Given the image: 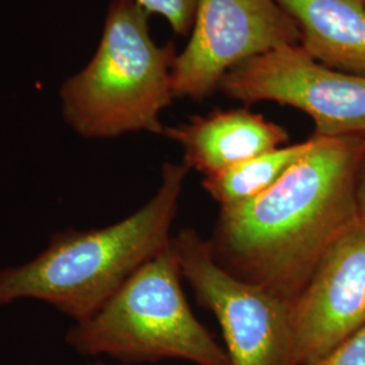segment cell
Instances as JSON below:
<instances>
[{
    "label": "cell",
    "mask_w": 365,
    "mask_h": 365,
    "mask_svg": "<svg viewBox=\"0 0 365 365\" xmlns=\"http://www.w3.org/2000/svg\"><path fill=\"white\" fill-rule=\"evenodd\" d=\"M188 173L182 163H165L156 194L129 217L101 229L58 230L33 260L1 268L0 307L41 300L75 324L88 319L170 245Z\"/></svg>",
    "instance_id": "7a4b0ae2"
},
{
    "label": "cell",
    "mask_w": 365,
    "mask_h": 365,
    "mask_svg": "<svg viewBox=\"0 0 365 365\" xmlns=\"http://www.w3.org/2000/svg\"><path fill=\"white\" fill-rule=\"evenodd\" d=\"M300 33V46L321 64L365 76L363 0H276Z\"/></svg>",
    "instance_id": "30bf717a"
},
{
    "label": "cell",
    "mask_w": 365,
    "mask_h": 365,
    "mask_svg": "<svg viewBox=\"0 0 365 365\" xmlns=\"http://www.w3.org/2000/svg\"><path fill=\"white\" fill-rule=\"evenodd\" d=\"M176 54L173 43L153 39L149 14L135 0H111L90 61L60 86L63 120L87 140L164 135L161 114L175 99Z\"/></svg>",
    "instance_id": "3957f363"
},
{
    "label": "cell",
    "mask_w": 365,
    "mask_h": 365,
    "mask_svg": "<svg viewBox=\"0 0 365 365\" xmlns=\"http://www.w3.org/2000/svg\"><path fill=\"white\" fill-rule=\"evenodd\" d=\"M172 247L196 299L221 325L230 365H297L291 302L225 269L192 227Z\"/></svg>",
    "instance_id": "5b68a950"
},
{
    "label": "cell",
    "mask_w": 365,
    "mask_h": 365,
    "mask_svg": "<svg viewBox=\"0 0 365 365\" xmlns=\"http://www.w3.org/2000/svg\"><path fill=\"white\" fill-rule=\"evenodd\" d=\"M298 43V27L276 0H197L190 39L173 63L175 98L203 101L235 66Z\"/></svg>",
    "instance_id": "52a82bcc"
},
{
    "label": "cell",
    "mask_w": 365,
    "mask_h": 365,
    "mask_svg": "<svg viewBox=\"0 0 365 365\" xmlns=\"http://www.w3.org/2000/svg\"><path fill=\"white\" fill-rule=\"evenodd\" d=\"M363 1H364V3H365V0H363Z\"/></svg>",
    "instance_id": "2e32d148"
},
{
    "label": "cell",
    "mask_w": 365,
    "mask_h": 365,
    "mask_svg": "<svg viewBox=\"0 0 365 365\" xmlns=\"http://www.w3.org/2000/svg\"><path fill=\"white\" fill-rule=\"evenodd\" d=\"M91 365H107L106 363H103V361H96V363H93V364Z\"/></svg>",
    "instance_id": "9a60e30c"
},
{
    "label": "cell",
    "mask_w": 365,
    "mask_h": 365,
    "mask_svg": "<svg viewBox=\"0 0 365 365\" xmlns=\"http://www.w3.org/2000/svg\"><path fill=\"white\" fill-rule=\"evenodd\" d=\"M297 365L322 359L365 325V223L357 222L319 261L292 303Z\"/></svg>",
    "instance_id": "ba28073f"
},
{
    "label": "cell",
    "mask_w": 365,
    "mask_h": 365,
    "mask_svg": "<svg viewBox=\"0 0 365 365\" xmlns=\"http://www.w3.org/2000/svg\"><path fill=\"white\" fill-rule=\"evenodd\" d=\"M220 90L244 105L274 102L300 110L312 118L314 137L365 138V76L324 66L299 43L235 66Z\"/></svg>",
    "instance_id": "8992f818"
},
{
    "label": "cell",
    "mask_w": 365,
    "mask_h": 365,
    "mask_svg": "<svg viewBox=\"0 0 365 365\" xmlns=\"http://www.w3.org/2000/svg\"><path fill=\"white\" fill-rule=\"evenodd\" d=\"M310 365H365V325Z\"/></svg>",
    "instance_id": "4fadbf2b"
},
{
    "label": "cell",
    "mask_w": 365,
    "mask_h": 365,
    "mask_svg": "<svg viewBox=\"0 0 365 365\" xmlns=\"http://www.w3.org/2000/svg\"><path fill=\"white\" fill-rule=\"evenodd\" d=\"M264 194L221 209L209 240L237 277L294 303L327 250L360 221L365 138H319Z\"/></svg>",
    "instance_id": "6da1fadb"
},
{
    "label": "cell",
    "mask_w": 365,
    "mask_h": 365,
    "mask_svg": "<svg viewBox=\"0 0 365 365\" xmlns=\"http://www.w3.org/2000/svg\"><path fill=\"white\" fill-rule=\"evenodd\" d=\"M357 206L360 220L365 223V161L357 180Z\"/></svg>",
    "instance_id": "5bb4252c"
},
{
    "label": "cell",
    "mask_w": 365,
    "mask_h": 365,
    "mask_svg": "<svg viewBox=\"0 0 365 365\" xmlns=\"http://www.w3.org/2000/svg\"><path fill=\"white\" fill-rule=\"evenodd\" d=\"M182 277L170 241L99 312L71 327L66 342L83 356H108L125 364L230 365L226 351L192 313Z\"/></svg>",
    "instance_id": "277c9868"
},
{
    "label": "cell",
    "mask_w": 365,
    "mask_h": 365,
    "mask_svg": "<svg viewBox=\"0 0 365 365\" xmlns=\"http://www.w3.org/2000/svg\"><path fill=\"white\" fill-rule=\"evenodd\" d=\"M146 13L163 16L175 34L191 33L195 19L197 0H135Z\"/></svg>",
    "instance_id": "7c38bea8"
},
{
    "label": "cell",
    "mask_w": 365,
    "mask_h": 365,
    "mask_svg": "<svg viewBox=\"0 0 365 365\" xmlns=\"http://www.w3.org/2000/svg\"><path fill=\"white\" fill-rule=\"evenodd\" d=\"M164 135L182 148V164L203 178L229 170L289 141L287 130L249 108L215 110L195 115Z\"/></svg>",
    "instance_id": "9c48e42d"
},
{
    "label": "cell",
    "mask_w": 365,
    "mask_h": 365,
    "mask_svg": "<svg viewBox=\"0 0 365 365\" xmlns=\"http://www.w3.org/2000/svg\"><path fill=\"white\" fill-rule=\"evenodd\" d=\"M313 145L314 138L310 137L298 144L276 148L229 170L203 178L202 187L221 209L242 205L268 191L307 155Z\"/></svg>",
    "instance_id": "8fae6325"
}]
</instances>
